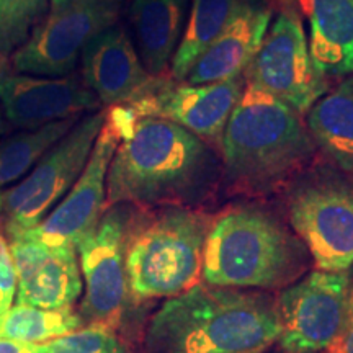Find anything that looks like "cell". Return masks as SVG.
<instances>
[{"instance_id": "obj_17", "label": "cell", "mask_w": 353, "mask_h": 353, "mask_svg": "<svg viewBox=\"0 0 353 353\" xmlns=\"http://www.w3.org/2000/svg\"><path fill=\"white\" fill-rule=\"evenodd\" d=\"M272 21L262 0H242L231 21L190 68L185 82L211 83L244 76Z\"/></svg>"}, {"instance_id": "obj_25", "label": "cell", "mask_w": 353, "mask_h": 353, "mask_svg": "<svg viewBox=\"0 0 353 353\" xmlns=\"http://www.w3.org/2000/svg\"><path fill=\"white\" fill-rule=\"evenodd\" d=\"M48 343L50 353H131L114 330L82 327Z\"/></svg>"}, {"instance_id": "obj_12", "label": "cell", "mask_w": 353, "mask_h": 353, "mask_svg": "<svg viewBox=\"0 0 353 353\" xmlns=\"http://www.w3.org/2000/svg\"><path fill=\"white\" fill-rule=\"evenodd\" d=\"M244 87V76L211 83L151 77L123 107L134 117L164 118L175 123L221 151L228 120Z\"/></svg>"}, {"instance_id": "obj_7", "label": "cell", "mask_w": 353, "mask_h": 353, "mask_svg": "<svg viewBox=\"0 0 353 353\" xmlns=\"http://www.w3.org/2000/svg\"><path fill=\"white\" fill-rule=\"evenodd\" d=\"M105 118L107 108L87 113L39 159L20 183L3 192L2 216L7 236L38 226L63 200L85 169Z\"/></svg>"}, {"instance_id": "obj_31", "label": "cell", "mask_w": 353, "mask_h": 353, "mask_svg": "<svg viewBox=\"0 0 353 353\" xmlns=\"http://www.w3.org/2000/svg\"><path fill=\"white\" fill-rule=\"evenodd\" d=\"M2 206H3V192L0 188V216H2Z\"/></svg>"}, {"instance_id": "obj_32", "label": "cell", "mask_w": 353, "mask_h": 353, "mask_svg": "<svg viewBox=\"0 0 353 353\" xmlns=\"http://www.w3.org/2000/svg\"><path fill=\"white\" fill-rule=\"evenodd\" d=\"M350 304H352V311H353V288H352V299H350Z\"/></svg>"}, {"instance_id": "obj_30", "label": "cell", "mask_w": 353, "mask_h": 353, "mask_svg": "<svg viewBox=\"0 0 353 353\" xmlns=\"http://www.w3.org/2000/svg\"><path fill=\"white\" fill-rule=\"evenodd\" d=\"M3 131H6V120H3V112L0 108V136L3 134Z\"/></svg>"}, {"instance_id": "obj_23", "label": "cell", "mask_w": 353, "mask_h": 353, "mask_svg": "<svg viewBox=\"0 0 353 353\" xmlns=\"http://www.w3.org/2000/svg\"><path fill=\"white\" fill-rule=\"evenodd\" d=\"M79 312L69 309H41L15 304L0 314V337L44 343L82 329Z\"/></svg>"}, {"instance_id": "obj_2", "label": "cell", "mask_w": 353, "mask_h": 353, "mask_svg": "<svg viewBox=\"0 0 353 353\" xmlns=\"http://www.w3.org/2000/svg\"><path fill=\"white\" fill-rule=\"evenodd\" d=\"M276 298L267 291L198 281L167 299L149 321L144 353H250L280 335Z\"/></svg>"}, {"instance_id": "obj_24", "label": "cell", "mask_w": 353, "mask_h": 353, "mask_svg": "<svg viewBox=\"0 0 353 353\" xmlns=\"http://www.w3.org/2000/svg\"><path fill=\"white\" fill-rule=\"evenodd\" d=\"M50 0H0V61H7L25 44Z\"/></svg>"}, {"instance_id": "obj_15", "label": "cell", "mask_w": 353, "mask_h": 353, "mask_svg": "<svg viewBox=\"0 0 353 353\" xmlns=\"http://www.w3.org/2000/svg\"><path fill=\"white\" fill-rule=\"evenodd\" d=\"M17 272V304L69 309L83 291L74 245H48L23 232L7 237Z\"/></svg>"}, {"instance_id": "obj_8", "label": "cell", "mask_w": 353, "mask_h": 353, "mask_svg": "<svg viewBox=\"0 0 353 353\" xmlns=\"http://www.w3.org/2000/svg\"><path fill=\"white\" fill-rule=\"evenodd\" d=\"M123 0H50L25 44L10 56L17 72L39 77L70 76L83 48L118 25Z\"/></svg>"}, {"instance_id": "obj_11", "label": "cell", "mask_w": 353, "mask_h": 353, "mask_svg": "<svg viewBox=\"0 0 353 353\" xmlns=\"http://www.w3.org/2000/svg\"><path fill=\"white\" fill-rule=\"evenodd\" d=\"M244 81L281 100L301 117L327 92V81L309 54L303 17L278 13L244 70Z\"/></svg>"}, {"instance_id": "obj_3", "label": "cell", "mask_w": 353, "mask_h": 353, "mask_svg": "<svg viewBox=\"0 0 353 353\" xmlns=\"http://www.w3.org/2000/svg\"><path fill=\"white\" fill-rule=\"evenodd\" d=\"M316 149L301 114L245 83L223 134L221 179L232 192L267 195L306 169Z\"/></svg>"}, {"instance_id": "obj_14", "label": "cell", "mask_w": 353, "mask_h": 353, "mask_svg": "<svg viewBox=\"0 0 353 353\" xmlns=\"http://www.w3.org/2000/svg\"><path fill=\"white\" fill-rule=\"evenodd\" d=\"M100 107L99 99L82 79L37 77L17 72L0 61V108L13 126L34 130L99 112Z\"/></svg>"}, {"instance_id": "obj_19", "label": "cell", "mask_w": 353, "mask_h": 353, "mask_svg": "<svg viewBox=\"0 0 353 353\" xmlns=\"http://www.w3.org/2000/svg\"><path fill=\"white\" fill-rule=\"evenodd\" d=\"M309 54L324 77L353 74V0H307Z\"/></svg>"}, {"instance_id": "obj_1", "label": "cell", "mask_w": 353, "mask_h": 353, "mask_svg": "<svg viewBox=\"0 0 353 353\" xmlns=\"http://www.w3.org/2000/svg\"><path fill=\"white\" fill-rule=\"evenodd\" d=\"M118 136L107 175V206L198 208L223 176L218 151L164 118L134 117L123 105L107 108Z\"/></svg>"}, {"instance_id": "obj_5", "label": "cell", "mask_w": 353, "mask_h": 353, "mask_svg": "<svg viewBox=\"0 0 353 353\" xmlns=\"http://www.w3.org/2000/svg\"><path fill=\"white\" fill-rule=\"evenodd\" d=\"M132 211L125 241L130 299L172 298L201 281L211 218L187 206Z\"/></svg>"}, {"instance_id": "obj_34", "label": "cell", "mask_w": 353, "mask_h": 353, "mask_svg": "<svg viewBox=\"0 0 353 353\" xmlns=\"http://www.w3.org/2000/svg\"><path fill=\"white\" fill-rule=\"evenodd\" d=\"M280 353H290V352H285V350H280Z\"/></svg>"}, {"instance_id": "obj_10", "label": "cell", "mask_w": 353, "mask_h": 353, "mask_svg": "<svg viewBox=\"0 0 353 353\" xmlns=\"http://www.w3.org/2000/svg\"><path fill=\"white\" fill-rule=\"evenodd\" d=\"M352 276L347 272L306 273L276 296L280 335L290 353L329 350L345 330L352 312Z\"/></svg>"}, {"instance_id": "obj_20", "label": "cell", "mask_w": 353, "mask_h": 353, "mask_svg": "<svg viewBox=\"0 0 353 353\" xmlns=\"http://www.w3.org/2000/svg\"><path fill=\"white\" fill-rule=\"evenodd\" d=\"M306 128L316 148L353 179V74L312 105Z\"/></svg>"}, {"instance_id": "obj_27", "label": "cell", "mask_w": 353, "mask_h": 353, "mask_svg": "<svg viewBox=\"0 0 353 353\" xmlns=\"http://www.w3.org/2000/svg\"><path fill=\"white\" fill-rule=\"evenodd\" d=\"M0 353H50L48 343H33L0 337Z\"/></svg>"}, {"instance_id": "obj_13", "label": "cell", "mask_w": 353, "mask_h": 353, "mask_svg": "<svg viewBox=\"0 0 353 353\" xmlns=\"http://www.w3.org/2000/svg\"><path fill=\"white\" fill-rule=\"evenodd\" d=\"M118 143L120 136L108 118H105L85 169L77 182L38 226L23 231V234L48 245L76 247L77 242L97 226L107 208V175Z\"/></svg>"}, {"instance_id": "obj_18", "label": "cell", "mask_w": 353, "mask_h": 353, "mask_svg": "<svg viewBox=\"0 0 353 353\" xmlns=\"http://www.w3.org/2000/svg\"><path fill=\"white\" fill-rule=\"evenodd\" d=\"M190 0H132L130 23L138 54L151 77H162L182 41Z\"/></svg>"}, {"instance_id": "obj_6", "label": "cell", "mask_w": 353, "mask_h": 353, "mask_svg": "<svg viewBox=\"0 0 353 353\" xmlns=\"http://www.w3.org/2000/svg\"><path fill=\"white\" fill-rule=\"evenodd\" d=\"M285 211L316 270H350L353 182L348 176L329 167H306L286 185Z\"/></svg>"}, {"instance_id": "obj_22", "label": "cell", "mask_w": 353, "mask_h": 353, "mask_svg": "<svg viewBox=\"0 0 353 353\" xmlns=\"http://www.w3.org/2000/svg\"><path fill=\"white\" fill-rule=\"evenodd\" d=\"M79 120L81 118L54 121L0 141V188L28 174Z\"/></svg>"}, {"instance_id": "obj_4", "label": "cell", "mask_w": 353, "mask_h": 353, "mask_svg": "<svg viewBox=\"0 0 353 353\" xmlns=\"http://www.w3.org/2000/svg\"><path fill=\"white\" fill-rule=\"evenodd\" d=\"M311 263L288 224L257 205H236L214 219L206 236L201 281L239 290H283Z\"/></svg>"}, {"instance_id": "obj_9", "label": "cell", "mask_w": 353, "mask_h": 353, "mask_svg": "<svg viewBox=\"0 0 353 353\" xmlns=\"http://www.w3.org/2000/svg\"><path fill=\"white\" fill-rule=\"evenodd\" d=\"M134 211L131 205L107 206L97 223L77 242L76 250L83 281L79 307L83 327H120L131 301L125 270L126 231Z\"/></svg>"}, {"instance_id": "obj_26", "label": "cell", "mask_w": 353, "mask_h": 353, "mask_svg": "<svg viewBox=\"0 0 353 353\" xmlns=\"http://www.w3.org/2000/svg\"><path fill=\"white\" fill-rule=\"evenodd\" d=\"M17 293L15 263L7 236L0 232V314L12 307Z\"/></svg>"}, {"instance_id": "obj_28", "label": "cell", "mask_w": 353, "mask_h": 353, "mask_svg": "<svg viewBox=\"0 0 353 353\" xmlns=\"http://www.w3.org/2000/svg\"><path fill=\"white\" fill-rule=\"evenodd\" d=\"M270 8H276L278 13H296V15L303 17L306 13L307 0H262Z\"/></svg>"}, {"instance_id": "obj_21", "label": "cell", "mask_w": 353, "mask_h": 353, "mask_svg": "<svg viewBox=\"0 0 353 353\" xmlns=\"http://www.w3.org/2000/svg\"><path fill=\"white\" fill-rule=\"evenodd\" d=\"M242 0H190L188 20L172 59V77L185 81L190 68L223 32Z\"/></svg>"}, {"instance_id": "obj_16", "label": "cell", "mask_w": 353, "mask_h": 353, "mask_svg": "<svg viewBox=\"0 0 353 353\" xmlns=\"http://www.w3.org/2000/svg\"><path fill=\"white\" fill-rule=\"evenodd\" d=\"M82 81L94 92L101 107L126 103L149 82L126 30L114 25L90 39L82 54Z\"/></svg>"}, {"instance_id": "obj_29", "label": "cell", "mask_w": 353, "mask_h": 353, "mask_svg": "<svg viewBox=\"0 0 353 353\" xmlns=\"http://www.w3.org/2000/svg\"><path fill=\"white\" fill-rule=\"evenodd\" d=\"M327 353H353V311L350 312V319L343 334L339 341L329 348Z\"/></svg>"}, {"instance_id": "obj_33", "label": "cell", "mask_w": 353, "mask_h": 353, "mask_svg": "<svg viewBox=\"0 0 353 353\" xmlns=\"http://www.w3.org/2000/svg\"><path fill=\"white\" fill-rule=\"evenodd\" d=\"M265 350H259V352H250V353H263Z\"/></svg>"}]
</instances>
